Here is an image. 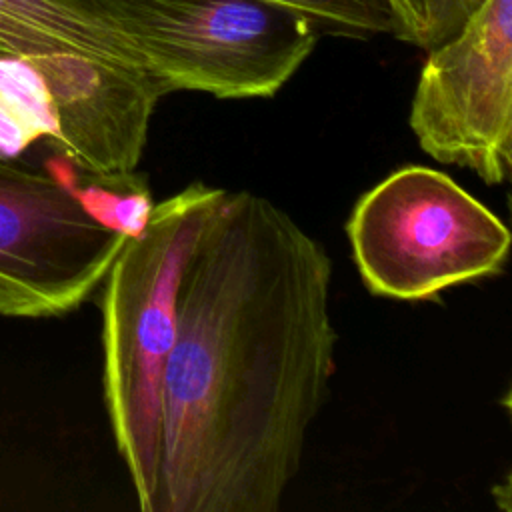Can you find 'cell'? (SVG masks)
I'll return each instance as SVG.
<instances>
[{
    "label": "cell",
    "mask_w": 512,
    "mask_h": 512,
    "mask_svg": "<svg viewBox=\"0 0 512 512\" xmlns=\"http://www.w3.org/2000/svg\"><path fill=\"white\" fill-rule=\"evenodd\" d=\"M346 234L366 288L410 302L500 274L512 244L486 204L428 166L398 168L364 192Z\"/></svg>",
    "instance_id": "obj_4"
},
{
    "label": "cell",
    "mask_w": 512,
    "mask_h": 512,
    "mask_svg": "<svg viewBox=\"0 0 512 512\" xmlns=\"http://www.w3.org/2000/svg\"><path fill=\"white\" fill-rule=\"evenodd\" d=\"M332 262L248 190L210 212L178 290L154 512H276L334 374Z\"/></svg>",
    "instance_id": "obj_1"
},
{
    "label": "cell",
    "mask_w": 512,
    "mask_h": 512,
    "mask_svg": "<svg viewBox=\"0 0 512 512\" xmlns=\"http://www.w3.org/2000/svg\"><path fill=\"white\" fill-rule=\"evenodd\" d=\"M46 170L66 184L84 212L106 230L124 238H136L144 232L154 202L148 188L134 172L110 180H94L82 186L76 176L78 168L58 154L46 164Z\"/></svg>",
    "instance_id": "obj_8"
},
{
    "label": "cell",
    "mask_w": 512,
    "mask_h": 512,
    "mask_svg": "<svg viewBox=\"0 0 512 512\" xmlns=\"http://www.w3.org/2000/svg\"><path fill=\"white\" fill-rule=\"evenodd\" d=\"M482 0H384L392 32L418 48L430 50L452 36Z\"/></svg>",
    "instance_id": "obj_9"
},
{
    "label": "cell",
    "mask_w": 512,
    "mask_h": 512,
    "mask_svg": "<svg viewBox=\"0 0 512 512\" xmlns=\"http://www.w3.org/2000/svg\"><path fill=\"white\" fill-rule=\"evenodd\" d=\"M224 194L192 182L154 204L144 232L126 240L102 282L104 402L144 512H154L158 488L164 374L176 340L180 280Z\"/></svg>",
    "instance_id": "obj_2"
},
{
    "label": "cell",
    "mask_w": 512,
    "mask_h": 512,
    "mask_svg": "<svg viewBox=\"0 0 512 512\" xmlns=\"http://www.w3.org/2000/svg\"><path fill=\"white\" fill-rule=\"evenodd\" d=\"M166 94L270 98L312 54L318 26L274 0H110Z\"/></svg>",
    "instance_id": "obj_5"
},
{
    "label": "cell",
    "mask_w": 512,
    "mask_h": 512,
    "mask_svg": "<svg viewBox=\"0 0 512 512\" xmlns=\"http://www.w3.org/2000/svg\"><path fill=\"white\" fill-rule=\"evenodd\" d=\"M314 20L320 32L352 38L392 32V16L384 0H274Z\"/></svg>",
    "instance_id": "obj_10"
},
{
    "label": "cell",
    "mask_w": 512,
    "mask_h": 512,
    "mask_svg": "<svg viewBox=\"0 0 512 512\" xmlns=\"http://www.w3.org/2000/svg\"><path fill=\"white\" fill-rule=\"evenodd\" d=\"M420 148L494 186L512 166V0H482L430 54L410 106Z\"/></svg>",
    "instance_id": "obj_6"
},
{
    "label": "cell",
    "mask_w": 512,
    "mask_h": 512,
    "mask_svg": "<svg viewBox=\"0 0 512 512\" xmlns=\"http://www.w3.org/2000/svg\"><path fill=\"white\" fill-rule=\"evenodd\" d=\"M0 60L28 64L58 116L56 154L94 180L136 170L166 92L110 0H0Z\"/></svg>",
    "instance_id": "obj_3"
},
{
    "label": "cell",
    "mask_w": 512,
    "mask_h": 512,
    "mask_svg": "<svg viewBox=\"0 0 512 512\" xmlns=\"http://www.w3.org/2000/svg\"><path fill=\"white\" fill-rule=\"evenodd\" d=\"M126 240L94 222L52 172L0 160V316L76 310L104 282Z\"/></svg>",
    "instance_id": "obj_7"
}]
</instances>
